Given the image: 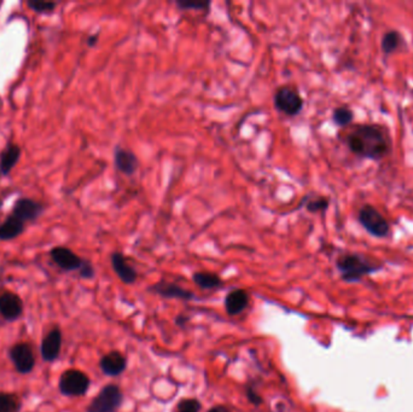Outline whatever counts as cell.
<instances>
[{
  "instance_id": "obj_24",
  "label": "cell",
  "mask_w": 413,
  "mask_h": 412,
  "mask_svg": "<svg viewBox=\"0 0 413 412\" xmlns=\"http://www.w3.org/2000/svg\"><path fill=\"white\" fill-rule=\"evenodd\" d=\"M200 408H202V405H200V400L186 398V399L180 400L174 412H200Z\"/></svg>"
},
{
  "instance_id": "obj_16",
  "label": "cell",
  "mask_w": 413,
  "mask_h": 412,
  "mask_svg": "<svg viewBox=\"0 0 413 412\" xmlns=\"http://www.w3.org/2000/svg\"><path fill=\"white\" fill-rule=\"evenodd\" d=\"M249 305V294L243 289H234L225 299L226 312L230 316L241 314Z\"/></svg>"
},
{
  "instance_id": "obj_33",
  "label": "cell",
  "mask_w": 413,
  "mask_h": 412,
  "mask_svg": "<svg viewBox=\"0 0 413 412\" xmlns=\"http://www.w3.org/2000/svg\"><path fill=\"white\" fill-rule=\"evenodd\" d=\"M0 105H1V101H0Z\"/></svg>"
},
{
  "instance_id": "obj_6",
  "label": "cell",
  "mask_w": 413,
  "mask_h": 412,
  "mask_svg": "<svg viewBox=\"0 0 413 412\" xmlns=\"http://www.w3.org/2000/svg\"><path fill=\"white\" fill-rule=\"evenodd\" d=\"M123 401V394L121 389L116 384H108L91 401L86 412H118Z\"/></svg>"
},
{
  "instance_id": "obj_4",
  "label": "cell",
  "mask_w": 413,
  "mask_h": 412,
  "mask_svg": "<svg viewBox=\"0 0 413 412\" xmlns=\"http://www.w3.org/2000/svg\"><path fill=\"white\" fill-rule=\"evenodd\" d=\"M273 103L278 112L288 116H296L302 112L305 101L296 87L285 85L279 87L274 93Z\"/></svg>"
},
{
  "instance_id": "obj_10",
  "label": "cell",
  "mask_w": 413,
  "mask_h": 412,
  "mask_svg": "<svg viewBox=\"0 0 413 412\" xmlns=\"http://www.w3.org/2000/svg\"><path fill=\"white\" fill-rule=\"evenodd\" d=\"M23 312V302L17 294L5 292L0 295V317L5 321H17Z\"/></svg>"
},
{
  "instance_id": "obj_13",
  "label": "cell",
  "mask_w": 413,
  "mask_h": 412,
  "mask_svg": "<svg viewBox=\"0 0 413 412\" xmlns=\"http://www.w3.org/2000/svg\"><path fill=\"white\" fill-rule=\"evenodd\" d=\"M152 293L157 294L160 297H166V299H179V300H191L195 297L193 292H190L188 289L181 288L180 285H176V283H171V282H166V280H161L159 283L152 285V288L149 289Z\"/></svg>"
},
{
  "instance_id": "obj_2",
  "label": "cell",
  "mask_w": 413,
  "mask_h": 412,
  "mask_svg": "<svg viewBox=\"0 0 413 412\" xmlns=\"http://www.w3.org/2000/svg\"><path fill=\"white\" fill-rule=\"evenodd\" d=\"M336 268L340 271L344 282L356 283L371 273H377L382 265L376 264L361 254H344L336 261Z\"/></svg>"
},
{
  "instance_id": "obj_11",
  "label": "cell",
  "mask_w": 413,
  "mask_h": 412,
  "mask_svg": "<svg viewBox=\"0 0 413 412\" xmlns=\"http://www.w3.org/2000/svg\"><path fill=\"white\" fill-rule=\"evenodd\" d=\"M62 348V333L60 328H54L43 338L41 343V357L47 362L52 363L60 357Z\"/></svg>"
},
{
  "instance_id": "obj_1",
  "label": "cell",
  "mask_w": 413,
  "mask_h": 412,
  "mask_svg": "<svg viewBox=\"0 0 413 412\" xmlns=\"http://www.w3.org/2000/svg\"><path fill=\"white\" fill-rule=\"evenodd\" d=\"M346 142L348 148L356 156L366 160H382L390 153L392 149L385 127L378 125H358L348 135Z\"/></svg>"
},
{
  "instance_id": "obj_30",
  "label": "cell",
  "mask_w": 413,
  "mask_h": 412,
  "mask_svg": "<svg viewBox=\"0 0 413 412\" xmlns=\"http://www.w3.org/2000/svg\"><path fill=\"white\" fill-rule=\"evenodd\" d=\"M208 412H230V410L226 406H222V405H217V406L210 408Z\"/></svg>"
},
{
  "instance_id": "obj_28",
  "label": "cell",
  "mask_w": 413,
  "mask_h": 412,
  "mask_svg": "<svg viewBox=\"0 0 413 412\" xmlns=\"http://www.w3.org/2000/svg\"><path fill=\"white\" fill-rule=\"evenodd\" d=\"M247 396H248V400H249L250 403H253V404L255 405L262 404L261 396H259L258 393H256L255 389H253V388H247Z\"/></svg>"
},
{
  "instance_id": "obj_15",
  "label": "cell",
  "mask_w": 413,
  "mask_h": 412,
  "mask_svg": "<svg viewBox=\"0 0 413 412\" xmlns=\"http://www.w3.org/2000/svg\"><path fill=\"white\" fill-rule=\"evenodd\" d=\"M99 367L103 374L115 377V376L121 375L123 371L126 370L127 360L123 353H120L118 350H113L101 359Z\"/></svg>"
},
{
  "instance_id": "obj_7",
  "label": "cell",
  "mask_w": 413,
  "mask_h": 412,
  "mask_svg": "<svg viewBox=\"0 0 413 412\" xmlns=\"http://www.w3.org/2000/svg\"><path fill=\"white\" fill-rule=\"evenodd\" d=\"M9 357L15 365L17 372H20L22 375H27L29 372H32L35 367L33 350L28 343H16L9 350Z\"/></svg>"
},
{
  "instance_id": "obj_9",
  "label": "cell",
  "mask_w": 413,
  "mask_h": 412,
  "mask_svg": "<svg viewBox=\"0 0 413 412\" xmlns=\"http://www.w3.org/2000/svg\"><path fill=\"white\" fill-rule=\"evenodd\" d=\"M50 256L58 268L63 271H67V273L80 271V268L85 261L78 254H75L72 249L67 247L52 248L50 252Z\"/></svg>"
},
{
  "instance_id": "obj_17",
  "label": "cell",
  "mask_w": 413,
  "mask_h": 412,
  "mask_svg": "<svg viewBox=\"0 0 413 412\" xmlns=\"http://www.w3.org/2000/svg\"><path fill=\"white\" fill-rule=\"evenodd\" d=\"M21 148L17 144H8L0 153V173L4 177L11 173L17 162L20 160Z\"/></svg>"
},
{
  "instance_id": "obj_25",
  "label": "cell",
  "mask_w": 413,
  "mask_h": 412,
  "mask_svg": "<svg viewBox=\"0 0 413 412\" xmlns=\"http://www.w3.org/2000/svg\"><path fill=\"white\" fill-rule=\"evenodd\" d=\"M18 400L10 394H0V412H17Z\"/></svg>"
},
{
  "instance_id": "obj_18",
  "label": "cell",
  "mask_w": 413,
  "mask_h": 412,
  "mask_svg": "<svg viewBox=\"0 0 413 412\" xmlns=\"http://www.w3.org/2000/svg\"><path fill=\"white\" fill-rule=\"evenodd\" d=\"M26 224L15 218L13 214L8 215L3 223L0 224V241H11L22 235Z\"/></svg>"
},
{
  "instance_id": "obj_5",
  "label": "cell",
  "mask_w": 413,
  "mask_h": 412,
  "mask_svg": "<svg viewBox=\"0 0 413 412\" xmlns=\"http://www.w3.org/2000/svg\"><path fill=\"white\" fill-rule=\"evenodd\" d=\"M90 377L80 370L70 369L62 374L58 382V388L63 396H82L90 388Z\"/></svg>"
},
{
  "instance_id": "obj_21",
  "label": "cell",
  "mask_w": 413,
  "mask_h": 412,
  "mask_svg": "<svg viewBox=\"0 0 413 412\" xmlns=\"http://www.w3.org/2000/svg\"><path fill=\"white\" fill-rule=\"evenodd\" d=\"M332 120L337 126L346 127L348 125L352 124L353 120H354V113L351 108L346 107V105L336 108L332 113Z\"/></svg>"
},
{
  "instance_id": "obj_3",
  "label": "cell",
  "mask_w": 413,
  "mask_h": 412,
  "mask_svg": "<svg viewBox=\"0 0 413 412\" xmlns=\"http://www.w3.org/2000/svg\"><path fill=\"white\" fill-rule=\"evenodd\" d=\"M358 220L361 224V227H364L365 230L373 237L385 239L389 235L390 225L388 220L371 205H364L360 208Z\"/></svg>"
},
{
  "instance_id": "obj_8",
  "label": "cell",
  "mask_w": 413,
  "mask_h": 412,
  "mask_svg": "<svg viewBox=\"0 0 413 412\" xmlns=\"http://www.w3.org/2000/svg\"><path fill=\"white\" fill-rule=\"evenodd\" d=\"M44 210H45L44 205L34 201L32 198H23L17 200L16 203L13 205L11 214L23 224L27 222L34 223L44 213Z\"/></svg>"
},
{
  "instance_id": "obj_22",
  "label": "cell",
  "mask_w": 413,
  "mask_h": 412,
  "mask_svg": "<svg viewBox=\"0 0 413 412\" xmlns=\"http://www.w3.org/2000/svg\"><path fill=\"white\" fill-rule=\"evenodd\" d=\"M28 8L38 13H52L57 6L56 1H44V0H29Z\"/></svg>"
},
{
  "instance_id": "obj_26",
  "label": "cell",
  "mask_w": 413,
  "mask_h": 412,
  "mask_svg": "<svg viewBox=\"0 0 413 412\" xmlns=\"http://www.w3.org/2000/svg\"><path fill=\"white\" fill-rule=\"evenodd\" d=\"M178 8L181 10H205L209 11L210 1H186V0H178Z\"/></svg>"
},
{
  "instance_id": "obj_12",
  "label": "cell",
  "mask_w": 413,
  "mask_h": 412,
  "mask_svg": "<svg viewBox=\"0 0 413 412\" xmlns=\"http://www.w3.org/2000/svg\"><path fill=\"white\" fill-rule=\"evenodd\" d=\"M114 162L116 169L128 177L133 176L140 167V161L135 154L120 145L115 148Z\"/></svg>"
},
{
  "instance_id": "obj_19",
  "label": "cell",
  "mask_w": 413,
  "mask_h": 412,
  "mask_svg": "<svg viewBox=\"0 0 413 412\" xmlns=\"http://www.w3.org/2000/svg\"><path fill=\"white\" fill-rule=\"evenodd\" d=\"M404 46H405L404 38L397 30H388L387 33H385L382 38V42H380V49H382V52L385 54V56L395 54Z\"/></svg>"
},
{
  "instance_id": "obj_23",
  "label": "cell",
  "mask_w": 413,
  "mask_h": 412,
  "mask_svg": "<svg viewBox=\"0 0 413 412\" xmlns=\"http://www.w3.org/2000/svg\"><path fill=\"white\" fill-rule=\"evenodd\" d=\"M308 196L306 198V210L310 213H318V212H325L329 208V198H324V196H318V198L308 200Z\"/></svg>"
},
{
  "instance_id": "obj_32",
  "label": "cell",
  "mask_w": 413,
  "mask_h": 412,
  "mask_svg": "<svg viewBox=\"0 0 413 412\" xmlns=\"http://www.w3.org/2000/svg\"><path fill=\"white\" fill-rule=\"evenodd\" d=\"M1 208H3V200L0 198V210H1Z\"/></svg>"
},
{
  "instance_id": "obj_31",
  "label": "cell",
  "mask_w": 413,
  "mask_h": 412,
  "mask_svg": "<svg viewBox=\"0 0 413 412\" xmlns=\"http://www.w3.org/2000/svg\"><path fill=\"white\" fill-rule=\"evenodd\" d=\"M186 321V318L179 317L176 319V323H178V326H183V323Z\"/></svg>"
},
{
  "instance_id": "obj_20",
  "label": "cell",
  "mask_w": 413,
  "mask_h": 412,
  "mask_svg": "<svg viewBox=\"0 0 413 412\" xmlns=\"http://www.w3.org/2000/svg\"><path fill=\"white\" fill-rule=\"evenodd\" d=\"M193 280L200 289H215L222 285L220 277L212 273H193Z\"/></svg>"
},
{
  "instance_id": "obj_27",
  "label": "cell",
  "mask_w": 413,
  "mask_h": 412,
  "mask_svg": "<svg viewBox=\"0 0 413 412\" xmlns=\"http://www.w3.org/2000/svg\"><path fill=\"white\" fill-rule=\"evenodd\" d=\"M79 273H80V277H81V278L91 280V278H94V273H94V266H92L90 261H89V260H85L84 264H82L81 268H80V271H79Z\"/></svg>"
},
{
  "instance_id": "obj_29",
  "label": "cell",
  "mask_w": 413,
  "mask_h": 412,
  "mask_svg": "<svg viewBox=\"0 0 413 412\" xmlns=\"http://www.w3.org/2000/svg\"><path fill=\"white\" fill-rule=\"evenodd\" d=\"M98 33L94 34V35H90L89 39H87V45L90 46V47H94V46H96V44L98 42Z\"/></svg>"
},
{
  "instance_id": "obj_14",
  "label": "cell",
  "mask_w": 413,
  "mask_h": 412,
  "mask_svg": "<svg viewBox=\"0 0 413 412\" xmlns=\"http://www.w3.org/2000/svg\"><path fill=\"white\" fill-rule=\"evenodd\" d=\"M111 260V266L114 268L115 273L119 277L120 280L125 285H133L138 278V273L131 265L127 263V259L123 253H113Z\"/></svg>"
}]
</instances>
